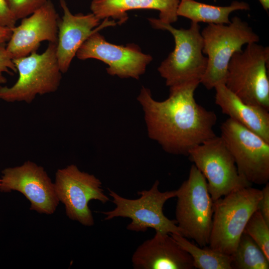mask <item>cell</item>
I'll return each instance as SVG.
<instances>
[{
  "label": "cell",
  "mask_w": 269,
  "mask_h": 269,
  "mask_svg": "<svg viewBox=\"0 0 269 269\" xmlns=\"http://www.w3.org/2000/svg\"><path fill=\"white\" fill-rule=\"evenodd\" d=\"M199 84L170 87L169 97L163 101L153 99L144 87L140 90L137 100L144 113L148 136L169 153L188 156L192 148L216 136V114L194 98Z\"/></svg>",
  "instance_id": "1"
},
{
  "label": "cell",
  "mask_w": 269,
  "mask_h": 269,
  "mask_svg": "<svg viewBox=\"0 0 269 269\" xmlns=\"http://www.w3.org/2000/svg\"><path fill=\"white\" fill-rule=\"evenodd\" d=\"M17 72L13 59L8 53L5 44L0 45V84L7 82L4 73L12 74Z\"/></svg>",
  "instance_id": "24"
},
{
  "label": "cell",
  "mask_w": 269,
  "mask_h": 269,
  "mask_svg": "<svg viewBox=\"0 0 269 269\" xmlns=\"http://www.w3.org/2000/svg\"><path fill=\"white\" fill-rule=\"evenodd\" d=\"M11 33L12 28L0 25V45L8 42Z\"/></svg>",
  "instance_id": "27"
},
{
  "label": "cell",
  "mask_w": 269,
  "mask_h": 269,
  "mask_svg": "<svg viewBox=\"0 0 269 269\" xmlns=\"http://www.w3.org/2000/svg\"><path fill=\"white\" fill-rule=\"evenodd\" d=\"M135 269H193V260L170 234L155 231L133 255Z\"/></svg>",
  "instance_id": "16"
},
{
  "label": "cell",
  "mask_w": 269,
  "mask_h": 269,
  "mask_svg": "<svg viewBox=\"0 0 269 269\" xmlns=\"http://www.w3.org/2000/svg\"><path fill=\"white\" fill-rule=\"evenodd\" d=\"M59 2L63 14L58 23L56 56L61 71L64 73L69 69L81 46L90 35L117 23L105 18L100 25L101 19L93 13L74 14L65 0H59Z\"/></svg>",
  "instance_id": "15"
},
{
  "label": "cell",
  "mask_w": 269,
  "mask_h": 269,
  "mask_svg": "<svg viewBox=\"0 0 269 269\" xmlns=\"http://www.w3.org/2000/svg\"><path fill=\"white\" fill-rule=\"evenodd\" d=\"M201 33L202 52L207 55V65L200 83L208 90L225 84L233 55L241 51L243 45L258 43L260 40L249 24L238 16L233 17L227 24H208Z\"/></svg>",
  "instance_id": "3"
},
{
  "label": "cell",
  "mask_w": 269,
  "mask_h": 269,
  "mask_svg": "<svg viewBox=\"0 0 269 269\" xmlns=\"http://www.w3.org/2000/svg\"><path fill=\"white\" fill-rule=\"evenodd\" d=\"M76 56L81 60L90 58L103 61L108 65L107 72L121 78L138 79L152 58L144 54L134 44H114L106 41L96 31L90 35L78 50Z\"/></svg>",
  "instance_id": "13"
},
{
  "label": "cell",
  "mask_w": 269,
  "mask_h": 269,
  "mask_svg": "<svg viewBox=\"0 0 269 269\" xmlns=\"http://www.w3.org/2000/svg\"><path fill=\"white\" fill-rule=\"evenodd\" d=\"M47 1V0H6L10 12L16 20L31 14Z\"/></svg>",
  "instance_id": "23"
},
{
  "label": "cell",
  "mask_w": 269,
  "mask_h": 269,
  "mask_svg": "<svg viewBox=\"0 0 269 269\" xmlns=\"http://www.w3.org/2000/svg\"><path fill=\"white\" fill-rule=\"evenodd\" d=\"M262 7L267 11L269 10V0H258Z\"/></svg>",
  "instance_id": "28"
},
{
  "label": "cell",
  "mask_w": 269,
  "mask_h": 269,
  "mask_svg": "<svg viewBox=\"0 0 269 269\" xmlns=\"http://www.w3.org/2000/svg\"></svg>",
  "instance_id": "29"
},
{
  "label": "cell",
  "mask_w": 269,
  "mask_h": 269,
  "mask_svg": "<svg viewBox=\"0 0 269 269\" xmlns=\"http://www.w3.org/2000/svg\"><path fill=\"white\" fill-rule=\"evenodd\" d=\"M0 191L21 193L29 201L30 209L51 215L60 203L54 186L44 168L30 160L1 171Z\"/></svg>",
  "instance_id": "12"
},
{
  "label": "cell",
  "mask_w": 269,
  "mask_h": 269,
  "mask_svg": "<svg viewBox=\"0 0 269 269\" xmlns=\"http://www.w3.org/2000/svg\"><path fill=\"white\" fill-rule=\"evenodd\" d=\"M262 196L258 205V210L269 225V183L267 182L262 190Z\"/></svg>",
  "instance_id": "26"
},
{
  "label": "cell",
  "mask_w": 269,
  "mask_h": 269,
  "mask_svg": "<svg viewBox=\"0 0 269 269\" xmlns=\"http://www.w3.org/2000/svg\"><path fill=\"white\" fill-rule=\"evenodd\" d=\"M18 78L11 86L0 85V99L8 103H31L37 95L55 92L60 84L62 72L56 56V43H49L41 53L13 59Z\"/></svg>",
  "instance_id": "5"
},
{
  "label": "cell",
  "mask_w": 269,
  "mask_h": 269,
  "mask_svg": "<svg viewBox=\"0 0 269 269\" xmlns=\"http://www.w3.org/2000/svg\"><path fill=\"white\" fill-rule=\"evenodd\" d=\"M175 218L183 237L193 239L200 247L209 243L213 215V201L207 181L193 164L188 178L176 190Z\"/></svg>",
  "instance_id": "7"
},
{
  "label": "cell",
  "mask_w": 269,
  "mask_h": 269,
  "mask_svg": "<svg viewBox=\"0 0 269 269\" xmlns=\"http://www.w3.org/2000/svg\"><path fill=\"white\" fill-rule=\"evenodd\" d=\"M188 157L205 177L213 201L252 184L238 172L222 138L215 137L192 148Z\"/></svg>",
  "instance_id": "9"
},
{
  "label": "cell",
  "mask_w": 269,
  "mask_h": 269,
  "mask_svg": "<svg viewBox=\"0 0 269 269\" xmlns=\"http://www.w3.org/2000/svg\"><path fill=\"white\" fill-rule=\"evenodd\" d=\"M10 12L6 2V0H0V25L13 28L16 21Z\"/></svg>",
  "instance_id": "25"
},
{
  "label": "cell",
  "mask_w": 269,
  "mask_h": 269,
  "mask_svg": "<svg viewBox=\"0 0 269 269\" xmlns=\"http://www.w3.org/2000/svg\"><path fill=\"white\" fill-rule=\"evenodd\" d=\"M54 183L66 216L85 226L94 224L90 201L98 200L105 204L110 200L104 192L101 181L94 175L81 171L75 164L58 169Z\"/></svg>",
  "instance_id": "11"
},
{
  "label": "cell",
  "mask_w": 269,
  "mask_h": 269,
  "mask_svg": "<svg viewBox=\"0 0 269 269\" xmlns=\"http://www.w3.org/2000/svg\"><path fill=\"white\" fill-rule=\"evenodd\" d=\"M159 185V181L156 180L149 190L138 191L139 197L135 199L125 198L109 189V195L116 208L111 211L101 212L106 216L105 220L128 218L131 219L127 226L129 231L144 232L148 228H152L155 231L183 236L176 220L167 218L163 210L165 203L176 197V190L161 192Z\"/></svg>",
  "instance_id": "8"
},
{
  "label": "cell",
  "mask_w": 269,
  "mask_h": 269,
  "mask_svg": "<svg viewBox=\"0 0 269 269\" xmlns=\"http://www.w3.org/2000/svg\"><path fill=\"white\" fill-rule=\"evenodd\" d=\"M244 232L251 237L269 260V225L258 209L249 219Z\"/></svg>",
  "instance_id": "22"
},
{
  "label": "cell",
  "mask_w": 269,
  "mask_h": 269,
  "mask_svg": "<svg viewBox=\"0 0 269 269\" xmlns=\"http://www.w3.org/2000/svg\"><path fill=\"white\" fill-rule=\"evenodd\" d=\"M214 89L215 103L223 113L269 142V110L244 103L224 84H218Z\"/></svg>",
  "instance_id": "17"
},
{
  "label": "cell",
  "mask_w": 269,
  "mask_h": 269,
  "mask_svg": "<svg viewBox=\"0 0 269 269\" xmlns=\"http://www.w3.org/2000/svg\"><path fill=\"white\" fill-rule=\"evenodd\" d=\"M148 19L153 28L168 31L174 38L173 50L158 68L166 85L170 88L200 84L206 69L207 58L202 52L203 41L199 23L191 22L188 29H177L158 18Z\"/></svg>",
  "instance_id": "2"
},
{
  "label": "cell",
  "mask_w": 269,
  "mask_h": 269,
  "mask_svg": "<svg viewBox=\"0 0 269 269\" xmlns=\"http://www.w3.org/2000/svg\"><path fill=\"white\" fill-rule=\"evenodd\" d=\"M221 137L233 156L240 175L249 182L269 180V142L229 118L221 126Z\"/></svg>",
  "instance_id": "10"
},
{
  "label": "cell",
  "mask_w": 269,
  "mask_h": 269,
  "mask_svg": "<svg viewBox=\"0 0 269 269\" xmlns=\"http://www.w3.org/2000/svg\"><path fill=\"white\" fill-rule=\"evenodd\" d=\"M269 62L268 46L247 44L232 57L225 86L244 103L269 110Z\"/></svg>",
  "instance_id": "6"
},
{
  "label": "cell",
  "mask_w": 269,
  "mask_h": 269,
  "mask_svg": "<svg viewBox=\"0 0 269 269\" xmlns=\"http://www.w3.org/2000/svg\"><path fill=\"white\" fill-rule=\"evenodd\" d=\"M180 0H92V13L100 19L113 18L118 23L125 22L127 11L139 9H155L159 11V19L172 24L178 19L177 13Z\"/></svg>",
  "instance_id": "18"
},
{
  "label": "cell",
  "mask_w": 269,
  "mask_h": 269,
  "mask_svg": "<svg viewBox=\"0 0 269 269\" xmlns=\"http://www.w3.org/2000/svg\"><path fill=\"white\" fill-rule=\"evenodd\" d=\"M170 234L179 246L190 255L194 268L232 269L231 256L215 251L208 246L199 247L181 235Z\"/></svg>",
  "instance_id": "20"
},
{
  "label": "cell",
  "mask_w": 269,
  "mask_h": 269,
  "mask_svg": "<svg viewBox=\"0 0 269 269\" xmlns=\"http://www.w3.org/2000/svg\"><path fill=\"white\" fill-rule=\"evenodd\" d=\"M262 190L252 186L234 191L213 202V215L209 247L232 256L245 228L258 209Z\"/></svg>",
  "instance_id": "4"
},
{
  "label": "cell",
  "mask_w": 269,
  "mask_h": 269,
  "mask_svg": "<svg viewBox=\"0 0 269 269\" xmlns=\"http://www.w3.org/2000/svg\"><path fill=\"white\" fill-rule=\"evenodd\" d=\"M245 1H233L228 6H216L202 3L195 0H180L177 8L178 16L189 19L199 23L227 24L230 23V14L234 11L250 9Z\"/></svg>",
  "instance_id": "19"
},
{
  "label": "cell",
  "mask_w": 269,
  "mask_h": 269,
  "mask_svg": "<svg viewBox=\"0 0 269 269\" xmlns=\"http://www.w3.org/2000/svg\"><path fill=\"white\" fill-rule=\"evenodd\" d=\"M231 257L232 269H269V260L256 242L245 232Z\"/></svg>",
  "instance_id": "21"
},
{
  "label": "cell",
  "mask_w": 269,
  "mask_h": 269,
  "mask_svg": "<svg viewBox=\"0 0 269 269\" xmlns=\"http://www.w3.org/2000/svg\"><path fill=\"white\" fill-rule=\"evenodd\" d=\"M12 28L6 49L13 59L36 51L41 42L56 43L59 16L50 0Z\"/></svg>",
  "instance_id": "14"
}]
</instances>
